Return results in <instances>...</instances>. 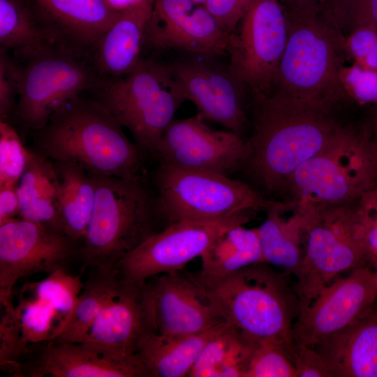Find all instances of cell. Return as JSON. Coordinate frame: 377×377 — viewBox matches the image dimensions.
Wrapping results in <instances>:
<instances>
[{
    "label": "cell",
    "mask_w": 377,
    "mask_h": 377,
    "mask_svg": "<svg viewBox=\"0 0 377 377\" xmlns=\"http://www.w3.org/2000/svg\"><path fill=\"white\" fill-rule=\"evenodd\" d=\"M251 133L241 165L263 191L286 189L295 170L323 149L343 125L336 105L274 91L252 100Z\"/></svg>",
    "instance_id": "6da1fadb"
},
{
    "label": "cell",
    "mask_w": 377,
    "mask_h": 377,
    "mask_svg": "<svg viewBox=\"0 0 377 377\" xmlns=\"http://www.w3.org/2000/svg\"><path fill=\"white\" fill-rule=\"evenodd\" d=\"M32 134V150L53 162L77 164L95 175L142 178L145 153L88 91L60 107Z\"/></svg>",
    "instance_id": "7a4b0ae2"
},
{
    "label": "cell",
    "mask_w": 377,
    "mask_h": 377,
    "mask_svg": "<svg viewBox=\"0 0 377 377\" xmlns=\"http://www.w3.org/2000/svg\"><path fill=\"white\" fill-rule=\"evenodd\" d=\"M226 323L256 343L293 341L300 302L290 276L267 263L220 278L194 273Z\"/></svg>",
    "instance_id": "3957f363"
},
{
    "label": "cell",
    "mask_w": 377,
    "mask_h": 377,
    "mask_svg": "<svg viewBox=\"0 0 377 377\" xmlns=\"http://www.w3.org/2000/svg\"><path fill=\"white\" fill-rule=\"evenodd\" d=\"M285 15L287 41L272 92L336 105L347 99L340 82L348 58L344 35L323 14Z\"/></svg>",
    "instance_id": "277c9868"
},
{
    "label": "cell",
    "mask_w": 377,
    "mask_h": 377,
    "mask_svg": "<svg viewBox=\"0 0 377 377\" xmlns=\"http://www.w3.org/2000/svg\"><path fill=\"white\" fill-rule=\"evenodd\" d=\"M88 93L151 157L175 112L186 101L168 64L150 57H142L127 73L102 77Z\"/></svg>",
    "instance_id": "5b68a950"
},
{
    "label": "cell",
    "mask_w": 377,
    "mask_h": 377,
    "mask_svg": "<svg viewBox=\"0 0 377 377\" xmlns=\"http://www.w3.org/2000/svg\"><path fill=\"white\" fill-rule=\"evenodd\" d=\"M96 200L79 251L87 267H117L151 234L160 218L156 198L141 179L95 175Z\"/></svg>",
    "instance_id": "8992f818"
},
{
    "label": "cell",
    "mask_w": 377,
    "mask_h": 377,
    "mask_svg": "<svg viewBox=\"0 0 377 377\" xmlns=\"http://www.w3.org/2000/svg\"><path fill=\"white\" fill-rule=\"evenodd\" d=\"M371 133L343 126L295 170L286 190L294 200L311 205L355 203L377 186V142Z\"/></svg>",
    "instance_id": "52a82bcc"
},
{
    "label": "cell",
    "mask_w": 377,
    "mask_h": 377,
    "mask_svg": "<svg viewBox=\"0 0 377 377\" xmlns=\"http://www.w3.org/2000/svg\"><path fill=\"white\" fill-rule=\"evenodd\" d=\"M16 59L20 65V93L11 119L31 133L43 128L60 107L91 90L103 77L92 51L62 42Z\"/></svg>",
    "instance_id": "ba28073f"
},
{
    "label": "cell",
    "mask_w": 377,
    "mask_h": 377,
    "mask_svg": "<svg viewBox=\"0 0 377 377\" xmlns=\"http://www.w3.org/2000/svg\"><path fill=\"white\" fill-rule=\"evenodd\" d=\"M305 204L304 253L293 281L301 310L342 272L369 265L353 203Z\"/></svg>",
    "instance_id": "9c48e42d"
},
{
    "label": "cell",
    "mask_w": 377,
    "mask_h": 377,
    "mask_svg": "<svg viewBox=\"0 0 377 377\" xmlns=\"http://www.w3.org/2000/svg\"><path fill=\"white\" fill-rule=\"evenodd\" d=\"M156 207L165 226L181 221H216L276 203L228 175L158 163L154 172Z\"/></svg>",
    "instance_id": "30bf717a"
},
{
    "label": "cell",
    "mask_w": 377,
    "mask_h": 377,
    "mask_svg": "<svg viewBox=\"0 0 377 377\" xmlns=\"http://www.w3.org/2000/svg\"><path fill=\"white\" fill-rule=\"evenodd\" d=\"M287 41V23L278 0H253L228 36V66L252 100L271 94Z\"/></svg>",
    "instance_id": "8fae6325"
},
{
    "label": "cell",
    "mask_w": 377,
    "mask_h": 377,
    "mask_svg": "<svg viewBox=\"0 0 377 377\" xmlns=\"http://www.w3.org/2000/svg\"><path fill=\"white\" fill-rule=\"evenodd\" d=\"M253 211L216 221H181L168 225L149 236L117 267L124 281L140 286L154 276L182 270L223 230L248 223Z\"/></svg>",
    "instance_id": "7c38bea8"
},
{
    "label": "cell",
    "mask_w": 377,
    "mask_h": 377,
    "mask_svg": "<svg viewBox=\"0 0 377 377\" xmlns=\"http://www.w3.org/2000/svg\"><path fill=\"white\" fill-rule=\"evenodd\" d=\"M218 56L188 53L168 64L186 100L206 120L244 138L249 121V91Z\"/></svg>",
    "instance_id": "4fadbf2b"
},
{
    "label": "cell",
    "mask_w": 377,
    "mask_h": 377,
    "mask_svg": "<svg viewBox=\"0 0 377 377\" xmlns=\"http://www.w3.org/2000/svg\"><path fill=\"white\" fill-rule=\"evenodd\" d=\"M77 243L66 235L35 223L16 219L0 226V303L13 308V288L22 278L47 275L63 269L76 252Z\"/></svg>",
    "instance_id": "5bb4252c"
},
{
    "label": "cell",
    "mask_w": 377,
    "mask_h": 377,
    "mask_svg": "<svg viewBox=\"0 0 377 377\" xmlns=\"http://www.w3.org/2000/svg\"><path fill=\"white\" fill-rule=\"evenodd\" d=\"M142 290L149 326L156 333L194 334L226 323L193 273L182 269L154 276Z\"/></svg>",
    "instance_id": "9a60e30c"
},
{
    "label": "cell",
    "mask_w": 377,
    "mask_h": 377,
    "mask_svg": "<svg viewBox=\"0 0 377 377\" xmlns=\"http://www.w3.org/2000/svg\"><path fill=\"white\" fill-rule=\"evenodd\" d=\"M199 113L173 119L152 158L176 168L229 175L240 169L246 152V139L230 131L209 127Z\"/></svg>",
    "instance_id": "2e32d148"
},
{
    "label": "cell",
    "mask_w": 377,
    "mask_h": 377,
    "mask_svg": "<svg viewBox=\"0 0 377 377\" xmlns=\"http://www.w3.org/2000/svg\"><path fill=\"white\" fill-rule=\"evenodd\" d=\"M376 299L374 271L368 266L353 269L326 285L300 311L293 328V340L314 346L356 321Z\"/></svg>",
    "instance_id": "e0dca14e"
},
{
    "label": "cell",
    "mask_w": 377,
    "mask_h": 377,
    "mask_svg": "<svg viewBox=\"0 0 377 377\" xmlns=\"http://www.w3.org/2000/svg\"><path fill=\"white\" fill-rule=\"evenodd\" d=\"M228 36L203 4L154 0L145 47L220 57L226 53Z\"/></svg>",
    "instance_id": "ac0fdd59"
},
{
    "label": "cell",
    "mask_w": 377,
    "mask_h": 377,
    "mask_svg": "<svg viewBox=\"0 0 377 377\" xmlns=\"http://www.w3.org/2000/svg\"><path fill=\"white\" fill-rule=\"evenodd\" d=\"M143 285L123 280L120 293L99 313L81 343L108 360L142 366L136 347L141 335L150 330Z\"/></svg>",
    "instance_id": "d6986e66"
},
{
    "label": "cell",
    "mask_w": 377,
    "mask_h": 377,
    "mask_svg": "<svg viewBox=\"0 0 377 377\" xmlns=\"http://www.w3.org/2000/svg\"><path fill=\"white\" fill-rule=\"evenodd\" d=\"M22 371L31 377H143L140 364L107 359L83 343H42Z\"/></svg>",
    "instance_id": "ffe728a7"
},
{
    "label": "cell",
    "mask_w": 377,
    "mask_h": 377,
    "mask_svg": "<svg viewBox=\"0 0 377 377\" xmlns=\"http://www.w3.org/2000/svg\"><path fill=\"white\" fill-rule=\"evenodd\" d=\"M154 0H134L121 9L114 23L92 50L103 77L128 73L142 59L145 34Z\"/></svg>",
    "instance_id": "44dd1931"
},
{
    "label": "cell",
    "mask_w": 377,
    "mask_h": 377,
    "mask_svg": "<svg viewBox=\"0 0 377 377\" xmlns=\"http://www.w3.org/2000/svg\"><path fill=\"white\" fill-rule=\"evenodd\" d=\"M313 347L333 377H377V305Z\"/></svg>",
    "instance_id": "7402d4cb"
},
{
    "label": "cell",
    "mask_w": 377,
    "mask_h": 377,
    "mask_svg": "<svg viewBox=\"0 0 377 377\" xmlns=\"http://www.w3.org/2000/svg\"><path fill=\"white\" fill-rule=\"evenodd\" d=\"M61 42L92 51L121 9L110 0H34Z\"/></svg>",
    "instance_id": "603a6c76"
},
{
    "label": "cell",
    "mask_w": 377,
    "mask_h": 377,
    "mask_svg": "<svg viewBox=\"0 0 377 377\" xmlns=\"http://www.w3.org/2000/svg\"><path fill=\"white\" fill-rule=\"evenodd\" d=\"M265 211L257 228L263 261L294 277L304 253L306 205L277 201Z\"/></svg>",
    "instance_id": "cb8c5ba5"
},
{
    "label": "cell",
    "mask_w": 377,
    "mask_h": 377,
    "mask_svg": "<svg viewBox=\"0 0 377 377\" xmlns=\"http://www.w3.org/2000/svg\"><path fill=\"white\" fill-rule=\"evenodd\" d=\"M17 192L20 219L65 235L60 212V182L52 161L31 149Z\"/></svg>",
    "instance_id": "d4e9b609"
},
{
    "label": "cell",
    "mask_w": 377,
    "mask_h": 377,
    "mask_svg": "<svg viewBox=\"0 0 377 377\" xmlns=\"http://www.w3.org/2000/svg\"><path fill=\"white\" fill-rule=\"evenodd\" d=\"M221 325L201 333L181 336L148 330L138 340L136 356L149 377L188 376L202 347Z\"/></svg>",
    "instance_id": "484cf974"
},
{
    "label": "cell",
    "mask_w": 377,
    "mask_h": 377,
    "mask_svg": "<svg viewBox=\"0 0 377 377\" xmlns=\"http://www.w3.org/2000/svg\"><path fill=\"white\" fill-rule=\"evenodd\" d=\"M61 42L34 0H0V46L20 59Z\"/></svg>",
    "instance_id": "4316f807"
},
{
    "label": "cell",
    "mask_w": 377,
    "mask_h": 377,
    "mask_svg": "<svg viewBox=\"0 0 377 377\" xmlns=\"http://www.w3.org/2000/svg\"><path fill=\"white\" fill-rule=\"evenodd\" d=\"M202 278H220L263 261L257 228L236 225L221 232L200 256Z\"/></svg>",
    "instance_id": "83f0119b"
},
{
    "label": "cell",
    "mask_w": 377,
    "mask_h": 377,
    "mask_svg": "<svg viewBox=\"0 0 377 377\" xmlns=\"http://www.w3.org/2000/svg\"><path fill=\"white\" fill-rule=\"evenodd\" d=\"M91 269L64 328L50 341L82 342L99 313L120 293L123 280L117 267Z\"/></svg>",
    "instance_id": "f1b7e54d"
},
{
    "label": "cell",
    "mask_w": 377,
    "mask_h": 377,
    "mask_svg": "<svg viewBox=\"0 0 377 377\" xmlns=\"http://www.w3.org/2000/svg\"><path fill=\"white\" fill-rule=\"evenodd\" d=\"M256 345L235 327L222 324L207 341L188 377H244Z\"/></svg>",
    "instance_id": "f546056e"
},
{
    "label": "cell",
    "mask_w": 377,
    "mask_h": 377,
    "mask_svg": "<svg viewBox=\"0 0 377 377\" xmlns=\"http://www.w3.org/2000/svg\"><path fill=\"white\" fill-rule=\"evenodd\" d=\"M53 163L60 182V212L64 233L73 242H82L95 204L94 176L77 164Z\"/></svg>",
    "instance_id": "4dcf8cb0"
},
{
    "label": "cell",
    "mask_w": 377,
    "mask_h": 377,
    "mask_svg": "<svg viewBox=\"0 0 377 377\" xmlns=\"http://www.w3.org/2000/svg\"><path fill=\"white\" fill-rule=\"evenodd\" d=\"M15 309L20 321L24 353L29 344L54 339L63 330L65 320L50 305L21 291Z\"/></svg>",
    "instance_id": "1f68e13d"
},
{
    "label": "cell",
    "mask_w": 377,
    "mask_h": 377,
    "mask_svg": "<svg viewBox=\"0 0 377 377\" xmlns=\"http://www.w3.org/2000/svg\"><path fill=\"white\" fill-rule=\"evenodd\" d=\"M83 287L80 275L59 269L42 281L24 284L21 291L50 305L66 324Z\"/></svg>",
    "instance_id": "d6a6232c"
},
{
    "label": "cell",
    "mask_w": 377,
    "mask_h": 377,
    "mask_svg": "<svg viewBox=\"0 0 377 377\" xmlns=\"http://www.w3.org/2000/svg\"><path fill=\"white\" fill-rule=\"evenodd\" d=\"M31 151L9 122L0 121V187L17 186Z\"/></svg>",
    "instance_id": "836d02e7"
},
{
    "label": "cell",
    "mask_w": 377,
    "mask_h": 377,
    "mask_svg": "<svg viewBox=\"0 0 377 377\" xmlns=\"http://www.w3.org/2000/svg\"><path fill=\"white\" fill-rule=\"evenodd\" d=\"M288 344L274 341L256 343L244 377H296L287 350Z\"/></svg>",
    "instance_id": "e575fe53"
},
{
    "label": "cell",
    "mask_w": 377,
    "mask_h": 377,
    "mask_svg": "<svg viewBox=\"0 0 377 377\" xmlns=\"http://www.w3.org/2000/svg\"><path fill=\"white\" fill-rule=\"evenodd\" d=\"M346 36L353 29H377V0H334L326 14Z\"/></svg>",
    "instance_id": "d590c367"
},
{
    "label": "cell",
    "mask_w": 377,
    "mask_h": 377,
    "mask_svg": "<svg viewBox=\"0 0 377 377\" xmlns=\"http://www.w3.org/2000/svg\"><path fill=\"white\" fill-rule=\"evenodd\" d=\"M340 82L347 98L360 105H377V71L353 63L343 66Z\"/></svg>",
    "instance_id": "8d00e7d4"
},
{
    "label": "cell",
    "mask_w": 377,
    "mask_h": 377,
    "mask_svg": "<svg viewBox=\"0 0 377 377\" xmlns=\"http://www.w3.org/2000/svg\"><path fill=\"white\" fill-rule=\"evenodd\" d=\"M20 65L8 49L0 46V121L11 119L20 93Z\"/></svg>",
    "instance_id": "74e56055"
},
{
    "label": "cell",
    "mask_w": 377,
    "mask_h": 377,
    "mask_svg": "<svg viewBox=\"0 0 377 377\" xmlns=\"http://www.w3.org/2000/svg\"><path fill=\"white\" fill-rule=\"evenodd\" d=\"M348 58L364 68L377 71V29L361 27L345 36Z\"/></svg>",
    "instance_id": "f35d334b"
},
{
    "label": "cell",
    "mask_w": 377,
    "mask_h": 377,
    "mask_svg": "<svg viewBox=\"0 0 377 377\" xmlns=\"http://www.w3.org/2000/svg\"><path fill=\"white\" fill-rule=\"evenodd\" d=\"M0 321V364H12L24 353L19 318L13 308H3Z\"/></svg>",
    "instance_id": "ab89813d"
},
{
    "label": "cell",
    "mask_w": 377,
    "mask_h": 377,
    "mask_svg": "<svg viewBox=\"0 0 377 377\" xmlns=\"http://www.w3.org/2000/svg\"><path fill=\"white\" fill-rule=\"evenodd\" d=\"M355 208L364 234L369 265H377V186L364 193Z\"/></svg>",
    "instance_id": "60d3db41"
},
{
    "label": "cell",
    "mask_w": 377,
    "mask_h": 377,
    "mask_svg": "<svg viewBox=\"0 0 377 377\" xmlns=\"http://www.w3.org/2000/svg\"><path fill=\"white\" fill-rule=\"evenodd\" d=\"M296 377H333L323 359L313 346L295 342L287 346Z\"/></svg>",
    "instance_id": "b9f144b4"
},
{
    "label": "cell",
    "mask_w": 377,
    "mask_h": 377,
    "mask_svg": "<svg viewBox=\"0 0 377 377\" xmlns=\"http://www.w3.org/2000/svg\"><path fill=\"white\" fill-rule=\"evenodd\" d=\"M253 0H206L205 7L221 29L232 34L249 8Z\"/></svg>",
    "instance_id": "7bdbcfd3"
},
{
    "label": "cell",
    "mask_w": 377,
    "mask_h": 377,
    "mask_svg": "<svg viewBox=\"0 0 377 377\" xmlns=\"http://www.w3.org/2000/svg\"><path fill=\"white\" fill-rule=\"evenodd\" d=\"M19 218L17 186L0 187V226Z\"/></svg>",
    "instance_id": "ee69618b"
},
{
    "label": "cell",
    "mask_w": 377,
    "mask_h": 377,
    "mask_svg": "<svg viewBox=\"0 0 377 377\" xmlns=\"http://www.w3.org/2000/svg\"><path fill=\"white\" fill-rule=\"evenodd\" d=\"M283 10L289 13H314L325 15L334 0H278Z\"/></svg>",
    "instance_id": "f6af8a7d"
},
{
    "label": "cell",
    "mask_w": 377,
    "mask_h": 377,
    "mask_svg": "<svg viewBox=\"0 0 377 377\" xmlns=\"http://www.w3.org/2000/svg\"><path fill=\"white\" fill-rule=\"evenodd\" d=\"M371 131L377 133V105L374 106L371 114Z\"/></svg>",
    "instance_id": "bcb514c9"
},
{
    "label": "cell",
    "mask_w": 377,
    "mask_h": 377,
    "mask_svg": "<svg viewBox=\"0 0 377 377\" xmlns=\"http://www.w3.org/2000/svg\"><path fill=\"white\" fill-rule=\"evenodd\" d=\"M195 3L198 4H204L206 0H193Z\"/></svg>",
    "instance_id": "7dc6e473"
},
{
    "label": "cell",
    "mask_w": 377,
    "mask_h": 377,
    "mask_svg": "<svg viewBox=\"0 0 377 377\" xmlns=\"http://www.w3.org/2000/svg\"><path fill=\"white\" fill-rule=\"evenodd\" d=\"M374 269H375L374 272H375L376 279H377V265L374 267Z\"/></svg>",
    "instance_id": "c3c4849f"
}]
</instances>
